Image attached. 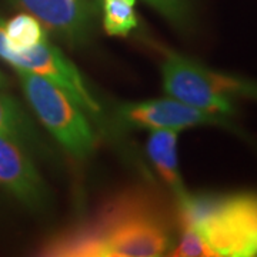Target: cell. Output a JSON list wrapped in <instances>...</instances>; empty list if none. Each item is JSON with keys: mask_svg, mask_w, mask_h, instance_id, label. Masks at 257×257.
<instances>
[{"mask_svg": "<svg viewBox=\"0 0 257 257\" xmlns=\"http://www.w3.org/2000/svg\"><path fill=\"white\" fill-rule=\"evenodd\" d=\"M176 214L143 186L121 190L90 217L47 237L37 254L46 257H157L175 244Z\"/></svg>", "mask_w": 257, "mask_h": 257, "instance_id": "cell-1", "label": "cell"}, {"mask_svg": "<svg viewBox=\"0 0 257 257\" xmlns=\"http://www.w3.org/2000/svg\"><path fill=\"white\" fill-rule=\"evenodd\" d=\"M163 57V89L169 97L226 117L236 111L234 99H257V83L214 72L173 50H166Z\"/></svg>", "mask_w": 257, "mask_h": 257, "instance_id": "cell-3", "label": "cell"}, {"mask_svg": "<svg viewBox=\"0 0 257 257\" xmlns=\"http://www.w3.org/2000/svg\"><path fill=\"white\" fill-rule=\"evenodd\" d=\"M29 106L40 124L69 156L84 160L97 147L90 116L67 92L53 82L26 70H16Z\"/></svg>", "mask_w": 257, "mask_h": 257, "instance_id": "cell-4", "label": "cell"}, {"mask_svg": "<svg viewBox=\"0 0 257 257\" xmlns=\"http://www.w3.org/2000/svg\"><path fill=\"white\" fill-rule=\"evenodd\" d=\"M150 8L165 19L169 25L187 35L194 26V10L192 0H145Z\"/></svg>", "mask_w": 257, "mask_h": 257, "instance_id": "cell-12", "label": "cell"}, {"mask_svg": "<svg viewBox=\"0 0 257 257\" xmlns=\"http://www.w3.org/2000/svg\"><path fill=\"white\" fill-rule=\"evenodd\" d=\"M0 135L19 142L23 146L40 143L33 121L13 97L0 92Z\"/></svg>", "mask_w": 257, "mask_h": 257, "instance_id": "cell-10", "label": "cell"}, {"mask_svg": "<svg viewBox=\"0 0 257 257\" xmlns=\"http://www.w3.org/2000/svg\"><path fill=\"white\" fill-rule=\"evenodd\" d=\"M179 240L170 250V256L175 257H210L216 256L211 247L192 227H179Z\"/></svg>", "mask_w": 257, "mask_h": 257, "instance_id": "cell-13", "label": "cell"}, {"mask_svg": "<svg viewBox=\"0 0 257 257\" xmlns=\"http://www.w3.org/2000/svg\"><path fill=\"white\" fill-rule=\"evenodd\" d=\"M0 59L9 63L15 70L39 74L57 84L82 106L90 119L99 120L103 116L101 103L97 100L89 83L63 52L49 42V39L23 52H12L0 45Z\"/></svg>", "mask_w": 257, "mask_h": 257, "instance_id": "cell-5", "label": "cell"}, {"mask_svg": "<svg viewBox=\"0 0 257 257\" xmlns=\"http://www.w3.org/2000/svg\"><path fill=\"white\" fill-rule=\"evenodd\" d=\"M49 33L72 47L87 46L96 35L100 8L93 0H13Z\"/></svg>", "mask_w": 257, "mask_h": 257, "instance_id": "cell-6", "label": "cell"}, {"mask_svg": "<svg viewBox=\"0 0 257 257\" xmlns=\"http://www.w3.org/2000/svg\"><path fill=\"white\" fill-rule=\"evenodd\" d=\"M114 116L119 124L128 128L180 132L202 124L230 126L226 116L200 110L169 96L120 104L116 107Z\"/></svg>", "mask_w": 257, "mask_h": 257, "instance_id": "cell-7", "label": "cell"}, {"mask_svg": "<svg viewBox=\"0 0 257 257\" xmlns=\"http://www.w3.org/2000/svg\"><path fill=\"white\" fill-rule=\"evenodd\" d=\"M0 187L30 210L49 207L50 193L23 145L0 135Z\"/></svg>", "mask_w": 257, "mask_h": 257, "instance_id": "cell-8", "label": "cell"}, {"mask_svg": "<svg viewBox=\"0 0 257 257\" xmlns=\"http://www.w3.org/2000/svg\"><path fill=\"white\" fill-rule=\"evenodd\" d=\"M176 224L192 227L216 256H257V193L187 194L175 202Z\"/></svg>", "mask_w": 257, "mask_h": 257, "instance_id": "cell-2", "label": "cell"}, {"mask_svg": "<svg viewBox=\"0 0 257 257\" xmlns=\"http://www.w3.org/2000/svg\"><path fill=\"white\" fill-rule=\"evenodd\" d=\"M6 86H8V80H6L5 74L0 72V90H2V89H5Z\"/></svg>", "mask_w": 257, "mask_h": 257, "instance_id": "cell-14", "label": "cell"}, {"mask_svg": "<svg viewBox=\"0 0 257 257\" xmlns=\"http://www.w3.org/2000/svg\"><path fill=\"white\" fill-rule=\"evenodd\" d=\"M135 6L136 0H103L101 25L104 32L109 36H127L139 25Z\"/></svg>", "mask_w": 257, "mask_h": 257, "instance_id": "cell-11", "label": "cell"}, {"mask_svg": "<svg viewBox=\"0 0 257 257\" xmlns=\"http://www.w3.org/2000/svg\"><path fill=\"white\" fill-rule=\"evenodd\" d=\"M177 136L176 130H150L146 145L149 159L175 202L187 194L179 167Z\"/></svg>", "mask_w": 257, "mask_h": 257, "instance_id": "cell-9", "label": "cell"}]
</instances>
